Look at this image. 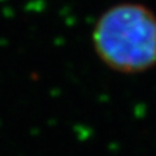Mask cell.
Wrapping results in <instances>:
<instances>
[{"label": "cell", "mask_w": 156, "mask_h": 156, "mask_svg": "<svg viewBox=\"0 0 156 156\" xmlns=\"http://www.w3.org/2000/svg\"><path fill=\"white\" fill-rule=\"evenodd\" d=\"M91 42L109 69L122 74L147 72L156 65V13L140 3L115 4L96 20Z\"/></svg>", "instance_id": "obj_1"}]
</instances>
